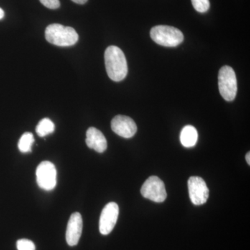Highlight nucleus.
Segmentation results:
<instances>
[{"instance_id":"f257e3e1","label":"nucleus","mask_w":250,"mask_h":250,"mask_svg":"<svg viewBox=\"0 0 250 250\" xmlns=\"http://www.w3.org/2000/svg\"><path fill=\"white\" fill-rule=\"evenodd\" d=\"M105 65L108 77L114 82H121L127 75L128 66L123 51L117 46H109L104 53Z\"/></svg>"},{"instance_id":"f03ea898","label":"nucleus","mask_w":250,"mask_h":250,"mask_svg":"<svg viewBox=\"0 0 250 250\" xmlns=\"http://www.w3.org/2000/svg\"><path fill=\"white\" fill-rule=\"evenodd\" d=\"M45 39L49 43L54 45L67 47L75 45L79 40V36L72 27L52 24L46 28Z\"/></svg>"},{"instance_id":"7ed1b4c3","label":"nucleus","mask_w":250,"mask_h":250,"mask_svg":"<svg viewBox=\"0 0 250 250\" xmlns=\"http://www.w3.org/2000/svg\"><path fill=\"white\" fill-rule=\"evenodd\" d=\"M151 39L158 45L173 47L182 43L184 34L177 28L167 25H158L150 31Z\"/></svg>"},{"instance_id":"20e7f679","label":"nucleus","mask_w":250,"mask_h":250,"mask_svg":"<svg viewBox=\"0 0 250 250\" xmlns=\"http://www.w3.org/2000/svg\"><path fill=\"white\" fill-rule=\"evenodd\" d=\"M218 88L224 100L231 102L236 98L237 80L236 73L232 67L225 65L220 68L218 73Z\"/></svg>"},{"instance_id":"39448f33","label":"nucleus","mask_w":250,"mask_h":250,"mask_svg":"<svg viewBox=\"0 0 250 250\" xmlns=\"http://www.w3.org/2000/svg\"><path fill=\"white\" fill-rule=\"evenodd\" d=\"M57 169L50 161H42L36 169L38 185L43 190H53L57 186Z\"/></svg>"},{"instance_id":"423d86ee","label":"nucleus","mask_w":250,"mask_h":250,"mask_svg":"<svg viewBox=\"0 0 250 250\" xmlns=\"http://www.w3.org/2000/svg\"><path fill=\"white\" fill-rule=\"evenodd\" d=\"M141 192L145 198L159 203L165 201L167 197L165 184L156 176L149 177L145 182L141 188Z\"/></svg>"},{"instance_id":"0eeeda50","label":"nucleus","mask_w":250,"mask_h":250,"mask_svg":"<svg viewBox=\"0 0 250 250\" xmlns=\"http://www.w3.org/2000/svg\"><path fill=\"white\" fill-rule=\"evenodd\" d=\"M189 196L193 205H204L209 197V190L203 179L200 177H191L188 182Z\"/></svg>"},{"instance_id":"6e6552de","label":"nucleus","mask_w":250,"mask_h":250,"mask_svg":"<svg viewBox=\"0 0 250 250\" xmlns=\"http://www.w3.org/2000/svg\"><path fill=\"white\" fill-rule=\"evenodd\" d=\"M119 215V207L115 202H110L105 206L100 215V233L103 235H108L113 231L116 226L117 220Z\"/></svg>"},{"instance_id":"1a4fd4ad","label":"nucleus","mask_w":250,"mask_h":250,"mask_svg":"<svg viewBox=\"0 0 250 250\" xmlns=\"http://www.w3.org/2000/svg\"><path fill=\"white\" fill-rule=\"evenodd\" d=\"M111 129L118 136L130 139L136 134L137 126L134 120L129 117L118 115L112 120Z\"/></svg>"},{"instance_id":"9d476101","label":"nucleus","mask_w":250,"mask_h":250,"mask_svg":"<svg viewBox=\"0 0 250 250\" xmlns=\"http://www.w3.org/2000/svg\"><path fill=\"white\" fill-rule=\"evenodd\" d=\"M83 229V220L80 213H72L67 223L66 241L70 246H75L78 244Z\"/></svg>"},{"instance_id":"9b49d317","label":"nucleus","mask_w":250,"mask_h":250,"mask_svg":"<svg viewBox=\"0 0 250 250\" xmlns=\"http://www.w3.org/2000/svg\"><path fill=\"white\" fill-rule=\"evenodd\" d=\"M85 143L88 147L98 153L104 152L107 148L106 138L100 130L95 127H90L87 130Z\"/></svg>"},{"instance_id":"f8f14e48","label":"nucleus","mask_w":250,"mask_h":250,"mask_svg":"<svg viewBox=\"0 0 250 250\" xmlns=\"http://www.w3.org/2000/svg\"><path fill=\"white\" fill-rule=\"evenodd\" d=\"M198 139L197 129L192 125L184 126L181 131L180 141L185 147H192L196 145Z\"/></svg>"},{"instance_id":"ddd939ff","label":"nucleus","mask_w":250,"mask_h":250,"mask_svg":"<svg viewBox=\"0 0 250 250\" xmlns=\"http://www.w3.org/2000/svg\"><path fill=\"white\" fill-rule=\"evenodd\" d=\"M54 129L55 126L53 122L49 118H43L36 126V131L40 137H45L47 135L53 133Z\"/></svg>"},{"instance_id":"4468645a","label":"nucleus","mask_w":250,"mask_h":250,"mask_svg":"<svg viewBox=\"0 0 250 250\" xmlns=\"http://www.w3.org/2000/svg\"><path fill=\"white\" fill-rule=\"evenodd\" d=\"M34 143V135L30 132H26L21 136L18 142L19 150L22 153L30 152L33 143Z\"/></svg>"},{"instance_id":"2eb2a0df","label":"nucleus","mask_w":250,"mask_h":250,"mask_svg":"<svg viewBox=\"0 0 250 250\" xmlns=\"http://www.w3.org/2000/svg\"><path fill=\"white\" fill-rule=\"evenodd\" d=\"M194 9L199 13H206L210 8L209 0H191Z\"/></svg>"},{"instance_id":"dca6fc26","label":"nucleus","mask_w":250,"mask_h":250,"mask_svg":"<svg viewBox=\"0 0 250 250\" xmlns=\"http://www.w3.org/2000/svg\"><path fill=\"white\" fill-rule=\"evenodd\" d=\"M18 250H36L35 244L30 240L21 239L17 241Z\"/></svg>"},{"instance_id":"f3484780","label":"nucleus","mask_w":250,"mask_h":250,"mask_svg":"<svg viewBox=\"0 0 250 250\" xmlns=\"http://www.w3.org/2000/svg\"><path fill=\"white\" fill-rule=\"evenodd\" d=\"M45 7L50 9H57L60 6L59 0H39Z\"/></svg>"},{"instance_id":"a211bd4d","label":"nucleus","mask_w":250,"mask_h":250,"mask_svg":"<svg viewBox=\"0 0 250 250\" xmlns=\"http://www.w3.org/2000/svg\"><path fill=\"white\" fill-rule=\"evenodd\" d=\"M74 2L77 3V4H84L85 3L87 2L88 0H72Z\"/></svg>"},{"instance_id":"6ab92c4d","label":"nucleus","mask_w":250,"mask_h":250,"mask_svg":"<svg viewBox=\"0 0 250 250\" xmlns=\"http://www.w3.org/2000/svg\"><path fill=\"white\" fill-rule=\"evenodd\" d=\"M246 159L247 161V163H248V165H250V153L248 152V154H246Z\"/></svg>"},{"instance_id":"aec40b11","label":"nucleus","mask_w":250,"mask_h":250,"mask_svg":"<svg viewBox=\"0 0 250 250\" xmlns=\"http://www.w3.org/2000/svg\"><path fill=\"white\" fill-rule=\"evenodd\" d=\"M4 11H3L2 9H1V8H0V20L2 19V18H4Z\"/></svg>"}]
</instances>
